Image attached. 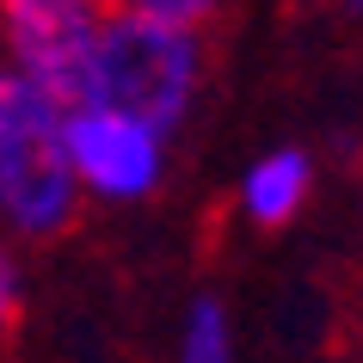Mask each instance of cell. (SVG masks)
Instances as JSON below:
<instances>
[{"label": "cell", "mask_w": 363, "mask_h": 363, "mask_svg": "<svg viewBox=\"0 0 363 363\" xmlns=\"http://www.w3.org/2000/svg\"><path fill=\"white\" fill-rule=\"evenodd\" d=\"M80 216L68 160V99L0 62V234L56 240Z\"/></svg>", "instance_id": "cell-1"}, {"label": "cell", "mask_w": 363, "mask_h": 363, "mask_svg": "<svg viewBox=\"0 0 363 363\" xmlns=\"http://www.w3.org/2000/svg\"><path fill=\"white\" fill-rule=\"evenodd\" d=\"M197 86H203V38H197V25H172V19L111 6L86 62H80L74 99L117 105V111H130L172 135L191 117Z\"/></svg>", "instance_id": "cell-2"}, {"label": "cell", "mask_w": 363, "mask_h": 363, "mask_svg": "<svg viewBox=\"0 0 363 363\" xmlns=\"http://www.w3.org/2000/svg\"><path fill=\"white\" fill-rule=\"evenodd\" d=\"M68 160H74L80 197L99 203H142L167 179V130H154L142 117L74 99L68 105Z\"/></svg>", "instance_id": "cell-3"}, {"label": "cell", "mask_w": 363, "mask_h": 363, "mask_svg": "<svg viewBox=\"0 0 363 363\" xmlns=\"http://www.w3.org/2000/svg\"><path fill=\"white\" fill-rule=\"evenodd\" d=\"M111 13V0H0V38L6 62L43 80L50 93L74 99L80 62L93 50L99 25Z\"/></svg>", "instance_id": "cell-4"}, {"label": "cell", "mask_w": 363, "mask_h": 363, "mask_svg": "<svg viewBox=\"0 0 363 363\" xmlns=\"http://www.w3.org/2000/svg\"><path fill=\"white\" fill-rule=\"evenodd\" d=\"M308 197H314V160L302 148H271L259 154L240 179V216H247L252 228H284L296 216L308 210Z\"/></svg>", "instance_id": "cell-5"}, {"label": "cell", "mask_w": 363, "mask_h": 363, "mask_svg": "<svg viewBox=\"0 0 363 363\" xmlns=\"http://www.w3.org/2000/svg\"><path fill=\"white\" fill-rule=\"evenodd\" d=\"M179 363H240L234 314L222 308V296H197V302L185 308V326H179Z\"/></svg>", "instance_id": "cell-6"}, {"label": "cell", "mask_w": 363, "mask_h": 363, "mask_svg": "<svg viewBox=\"0 0 363 363\" xmlns=\"http://www.w3.org/2000/svg\"><path fill=\"white\" fill-rule=\"evenodd\" d=\"M19 314H25V259L13 234H0V339L19 326Z\"/></svg>", "instance_id": "cell-7"}, {"label": "cell", "mask_w": 363, "mask_h": 363, "mask_svg": "<svg viewBox=\"0 0 363 363\" xmlns=\"http://www.w3.org/2000/svg\"><path fill=\"white\" fill-rule=\"evenodd\" d=\"M123 13H148V19H172V25H203L222 0H111Z\"/></svg>", "instance_id": "cell-8"}]
</instances>
